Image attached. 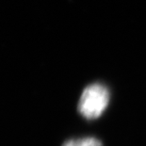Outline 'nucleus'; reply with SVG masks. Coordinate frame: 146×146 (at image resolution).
<instances>
[{"mask_svg": "<svg viewBox=\"0 0 146 146\" xmlns=\"http://www.w3.org/2000/svg\"><path fill=\"white\" fill-rule=\"evenodd\" d=\"M110 102V92L100 83H94L84 90L78 102V111L86 119L100 117Z\"/></svg>", "mask_w": 146, "mask_h": 146, "instance_id": "f257e3e1", "label": "nucleus"}, {"mask_svg": "<svg viewBox=\"0 0 146 146\" xmlns=\"http://www.w3.org/2000/svg\"><path fill=\"white\" fill-rule=\"evenodd\" d=\"M62 146H103L101 141L95 138H80V139H73L65 141Z\"/></svg>", "mask_w": 146, "mask_h": 146, "instance_id": "f03ea898", "label": "nucleus"}]
</instances>
